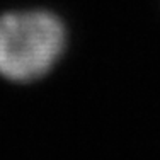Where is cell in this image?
Instances as JSON below:
<instances>
[{
    "label": "cell",
    "instance_id": "6da1fadb",
    "mask_svg": "<svg viewBox=\"0 0 160 160\" xmlns=\"http://www.w3.org/2000/svg\"><path fill=\"white\" fill-rule=\"evenodd\" d=\"M67 44L60 17L48 10H14L0 16V75L19 83L49 73Z\"/></svg>",
    "mask_w": 160,
    "mask_h": 160
}]
</instances>
